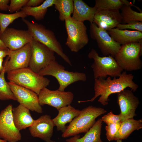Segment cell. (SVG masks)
Returning <instances> with one entry per match:
<instances>
[{
  "mask_svg": "<svg viewBox=\"0 0 142 142\" xmlns=\"http://www.w3.org/2000/svg\"><path fill=\"white\" fill-rule=\"evenodd\" d=\"M30 43L31 53L28 67L38 73L51 62L55 60L54 52L33 38Z\"/></svg>",
  "mask_w": 142,
  "mask_h": 142,
  "instance_id": "9c48e42d",
  "label": "cell"
},
{
  "mask_svg": "<svg viewBox=\"0 0 142 142\" xmlns=\"http://www.w3.org/2000/svg\"><path fill=\"white\" fill-rule=\"evenodd\" d=\"M73 1L74 8L72 18L82 22L88 21L90 23H93L96 8L94 6L90 7L82 0Z\"/></svg>",
  "mask_w": 142,
  "mask_h": 142,
  "instance_id": "44dd1931",
  "label": "cell"
},
{
  "mask_svg": "<svg viewBox=\"0 0 142 142\" xmlns=\"http://www.w3.org/2000/svg\"><path fill=\"white\" fill-rule=\"evenodd\" d=\"M117 103L120 109L121 121L136 116L135 111L139 102L131 90L124 89L118 93Z\"/></svg>",
  "mask_w": 142,
  "mask_h": 142,
  "instance_id": "2e32d148",
  "label": "cell"
},
{
  "mask_svg": "<svg viewBox=\"0 0 142 142\" xmlns=\"http://www.w3.org/2000/svg\"><path fill=\"white\" fill-rule=\"evenodd\" d=\"M28 0H11L9 6L8 11L12 13L21 9L26 6Z\"/></svg>",
  "mask_w": 142,
  "mask_h": 142,
  "instance_id": "d6a6232c",
  "label": "cell"
},
{
  "mask_svg": "<svg viewBox=\"0 0 142 142\" xmlns=\"http://www.w3.org/2000/svg\"><path fill=\"white\" fill-rule=\"evenodd\" d=\"M3 71L0 73V100H16V99L11 91L10 87L5 79V67Z\"/></svg>",
  "mask_w": 142,
  "mask_h": 142,
  "instance_id": "f1b7e54d",
  "label": "cell"
},
{
  "mask_svg": "<svg viewBox=\"0 0 142 142\" xmlns=\"http://www.w3.org/2000/svg\"><path fill=\"white\" fill-rule=\"evenodd\" d=\"M38 96L40 105L47 104L58 110L70 105L74 97L73 93L71 92L61 91L58 89L52 90L46 87L41 89Z\"/></svg>",
  "mask_w": 142,
  "mask_h": 142,
  "instance_id": "8fae6325",
  "label": "cell"
},
{
  "mask_svg": "<svg viewBox=\"0 0 142 142\" xmlns=\"http://www.w3.org/2000/svg\"><path fill=\"white\" fill-rule=\"evenodd\" d=\"M0 39L10 50H14L30 43L33 38L28 30L8 27L0 35Z\"/></svg>",
  "mask_w": 142,
  "mask_h": 142,
  "instance_id": "5bb4252c",
  "label": "cell"
},
{
  "mask_svg": "<svg viewBox=\"0 0 142 142\" xmlns=\"http://www.w3.org/2000/svg\"><path fill=\"white\" fill-rule=\"evenodd\" d=\"M101 119L102 121L105 122L107 125L117 123L121 121V117L120 114L115 115L111 111L103 116Z\"/></svg>",
  "mask_w": 142,
  "mask_h": 142,
  "instance_id": "836d02e7",
  "label": "cell"
},
{
  "mask_svg": "<svg viewBox=\"0 0 142 142\" xmlns=\"http://www.w3.org/2000/svg\"><path fill=\"white\" fill-rule=\"evenodd\" d=\"M22 20L27 25V30L33 39L47 46L72 65L69 58L64 52L61 45L53 31L46 28L43 25L33 21H29L25 18H22Z\"/></svg>",
  "mask_w": 142,
  "mask_h": 142,
  "instance_id": "7a4b0ae2",
  "label": "cell"
},
{
  "mask_svg": "<svg viewBox=\"0 0 142 142\" xmlns=\"http://www.w3.org/2000/svg\"><path fill=\"white\" fill-rule=\"evenodd\" d=\"M107 31L112 38L121 45L142 41V32L140 31L120 30L116 28L111 29Z\"/></svg>",
  "mask_w": 142,
  "mask_h": 142,
  "instance_id": "ffe728a7",
  "label": "cell"
},
{
  "mask_svg": "<svg viewBox=\"0 0 142 142\" xmlns=\"http://www.w3.org/2000/svg\"><path fill=\"white\" fill-rule=\"evenodd\" d=\"M16 101L19 104L29 110L38 113L43 112V109L39 104L38 95L29 89L12 83L8 82Z\"/></svg>",
  "mask_w": 142,
  "mask_h": 142,
  "instance_id": "4fadbf2b",
  "label": "cell"
},
{
  "mask_svg": "<svg viewBox=\"0 0 142 142\" xmlns=\"http://www.w3.org/2000/svg\"><path fill=\"white\" fill-rule=\"evenodd\" d=\"M121 22L119 10L116 9H97L93 20V22L98 27L107 31L114 28Z\"/></svg>",
  "mask_w": 142,
  "mask_h": 142,
  "instance_id": "e0dca14e",
  "label": "cell"
},
{
  "mask_svg": "<svg viewBox=\"0 0 142 142\" xmlns=\"http://www.w3.org/2000/svg\"><path fill=\"white\" fill-rule=\"evenodd\" d=\"M54 5L59 12V18L62 21H65L73 13V0H55Z\"/></svg>",
  "mask_w": 142,
  "mask_h": 142,
  "instance_id": "484cf974",
  "label": "cell"
},
{
  "mask_svg": "<svg viewBox=\"0 0 142 142\" xmlns=\"http://www.w3.org/2000/svg\"><path fill=\"white\" fill-rule=\"evenodd\" d=\"M55 126L51 116L49 115H42L35 120L33 124L29 128L31 135L39 138L46 142H54L51 140L54 127Z\"/></svg>",
  "mask_w": 142,
  "mask_h": 142,
  "instance_id": "ac0fdd59",
  "label": "cell"
},
{
  "mask_svg": "<svg viewBox=\"0 0 142 142\" xmlns=\"http://www.w3.org/2000/svg\"><path fill=\"white\" fill-rule=\"evenodd\" d=\"M0 50H9L4 44L3 42L0 39Z\"/></svg>",
  "mask_w": 142,
  "mask_h": 142,
  "instance_id": "74e56055",
  "label": "cell"
},
{
  "mask_svg": "<svg viewBox=\"0 0 142 142\" xmlns=\"http://www.w3.org/2000/svg\"><path fill=\"white\" fill-rule=\"evenodd\" d=\"M54 142H55V141H54Z\"/></svg>",
  "mask_w": 142,
  "mask_h": 142,
  "instance_id": "7bdbcfd3",
  "label": "cell"
},
{
  "mask_svg": "<svg viewBox=\"0 0 142 142\" xmlns=\"http://www.w3.org/2000/svg\"><path fill=\"white\" fill-rule=\"evenodd\" d=\"M65 21L67 34L65 44L72 52H77L88 43L87 27L84 22L74 20L71 16Z\"/></svg>",
  "mask_w": 142,
  "mask_h": 142,
  "instance_id": "52a82bcc",
  "label": "cell"
},
{
  "mask_svg": "<svg viewBox=\"0 0 142 142\" xmlns=\"http://www.w3.org/2000/svg\"><path fill=\"white\" fill-rule=\"evenodd\" d=\"M142 41L131 42L121 45L115 59L123 70L131 71L140 69L142 62Z\"/></svg>",
  "mask_w": 142,
  "mask_h": 142,
  "instance_id": "5b68a950",
  "label": "cell"
},
{
  "mask_svg": "<svg viewBox=\"0 0 142 142\" xmlns=\"http://www.w3.org/2000/svg\"><path fill=\"white\" fill-rule=\"evenodd\" d=\"M116 142H122V140L118 139L116 140Z\"/></svg>",
  "mask_w": 142,
  "mask_h": 142,
  "instance_id": "b9f144b4",
  "label": "cell"
},
{
  "mask_svg": "<svg viewBox=\"0 0 142 142\" xmlns=\"http://www.w3.org/2000/svg\"><path fill=\"white\" fill-rule=\"evenodd\" d=\"M27 16L25 13L21 11L9 14L0 12V35L15 20L19 18H25Z\"/></svg>",
  "mask_w": 142,
  "mask_h": 142,
  "instance_id": "83f0119b",
  "label": "cell"
},
{
  "mask_svg": "<svg viewBox=\"0 0 142 142\" xmlns=\"http://www.w3.org/2000/svg\"><path fill=\"white\" fill-rule=\"evenodd\" d=\"M7 73L9 82L31 90L38 95L41 89L46 87L50 82L48 79L35 72L29 67Z\"/></svg>",
  "mask_w": 142,
  "mask_h": 142,
  "instance_id": "277c9868",
  "label": "cell"
},
{
  "mask_svg": "<svg viewBox=\"0 0 142 142\" xmlns=\"http://www.w3.org/2000/svg\"><path fill=\"white\" fill-rule=\"evenodd\" d=\"M38 73L43 76L49 75L55 78L59 84L58 89L61 91H64L68 86L75 82L79 81L85 82L87 80L85 73L65 70L64 67L56 60L51 62Z\"/></svg>",
  "mask_w": 142,
  "mask_h": 142,
  "instance_id": "8992f818",
  "label": "cell"
},
{
  "mask_svg": "<svg viewBox=\"0 0 142 142\" xmlns=\"http://www.w3.org/2000/svg\"><path fill=\"white\" fill-rule=\"evenodd\" d=\"M9 0H0V10L2 11L8 10Z\"/></svg>",
  "mask_w": 142,
  "mask_h": 142,
  "instance_id": "d590c367",
  "label": "cell"
},
{
  "mask_svg": "<svg viewBox=\"0 0 142 142\" xmlns=\"http://www.w3.org/2000/svg\"><path fill=\"white\" fill-rule=\"evenodd\" d=\"M102 120L99 118L82 138L78 135L67 139V142H103L100 138Z\"/></svg>",
  "mask_w": 142,
  "mask_h": 142,
  "instance_id": "603a6c76",
  "label": "cell"
},
{
  "mask_svg": "<svg viewBox=\"0 0 142 142\" xmlns=\"http://www.w3.org/2000/svg\"><path fill=\"white\" fill-rule=\"evenodd\" d=\"M12 108V105L9 104L0 113V138L8 142H17L21 138L13 121Z\"/></svg>",
  "mask_w": 142,
  "mask_h": 142,
  "instance_id": "7c38bea8",
  "label": "cell"
},
{
  "mask_svg": "<svg viewBox=\"0 0 142 142\" xmlns=\"http://www.w3.org/2000/svg\"><path fill=\"white\" fill-rule=\"evenodd\" d=\"M110 124L105 126L106 138L109 141L114 140L115 136L119 128L120 123Z\"/></svg>",
  "mask_w": 142,
  "mask_h": 142,
  "instance_id": "4dcf8cb0",
  "label": "cell"
},
{
  "mask_svg": "<svg viewBox=\"0 0 142 142\" xmlns=\"http://www.w3.org/2000/svg\"><path fill=\"white\" fill-rule=\"evenodd\" d=\"M30 43L16 50H10L8 57L5 60L3 66L5 73L28 67L31 55Z\"/></svg>",
  "mask_w": 142,
  "mask_h": 142,
  "instance_id": "9a60e30c",
  "label": "cell"
},
{
  "mask_svg": "<svg viewBox=\"0 0 142 142\" xmlns=\"http://www.w3.org/2000/svg\"><path fill=\"white\" fill-rule=\"evenodd\" d=\"M12 112L14 124L19 131L30 127L34 122L29 110L20 104L13 107Z\"/></svg>",
  "mask_w": 142,
  "mask_h": 142,
  "instance_id": "7402d4cb",
  "label": "cell"
},
{
  "mask_svg": "<svg viewBox=\"0 0 142 142\" xmlns=\"http://www.w3.org/2000/svg\"><path fill=\"white\" fill-rule=\"evenodd\" d=\"M117 78L114 77L113 79L110 77L106 79L101 78L95 79L94 97L90 100L79 101L78 103L92 102L100 95L98 101L105 106L108 104L109 97L111 94L119 93L127 87L131 88L133 92L136 90L138 86L133 81L134 76L132 74H127L124 71Z\"/></svg>",
  "mask_w": 142,
  "mask_h": 142,
  "instance_id": "6da1fadb",
  "label": "cell"
},
{
  "mask_svg": "<svg viewBox=\"0 0 142 142\" xmlns=\"http://www.w3.org/2000/svg\"><path fill=\"white\" fill-rule=\"evenodd\" d=\"M116 28L119 29H131L142 32V22L133 21L126 24H118Z\"/></svg>",
  "mask_w": 142,
  "mask_h": 142,
  "instance_id": "1f68e13d",
  "label": "cell"
},
{
  "mask_svg": "<svg viewBox=\"0 0 142 142\" xmlns=\"http://www.w3.org/2000/svg\"><path fill=\"white\" fill-rule=\"evenodd\" d=\"M55 0H46L40 5L34 7L24 6L21 9L27 16L33 17L37 21H39L44 17L48 8L54 4Z\"/></svg>",
  "mask_w": 142,
  "mask_h": 142,
  "instance_id": "d4e9b609",
  "label": "cell"
},
{
  "mask_svg": "<svg viewBox=\"0 0 142 142\" xmlns=\"http://www.w3.org/2000/svg\"><path fill=\"white\" fill-rule=\"evenodd\" d=\"M58 115L52 119L58 131L63 133L66 129V124L70 123L79 114L80 110L76 109L70 105L62 107L58 110Z\"/></svg>",
  "mask_w": 142,
  "mask_h": 142,
  "instance_id": "d6986e66",
  "label": "cell"
},
{
  "mask_svg": "<svg viewBox=\"0 0 142 142\" xmlns=\"http://www.w3.org/2000/svg\"><path fill=\"white\" fill-rule=\"evenodd\" d=\"M0 142H7L5 140L3 139H0Z\"/></svg>",
  "mask_w": 142,
  "mask_h": 142,
  "instance_id": "60d3db41",
  "label": "cell"
},
{
  "mask_svg": "<svg viewBox=\"0 0 142 142\" xmlns=\"http://www.w3.org/2000/svg\"><path fill=\"white\" fill-rule=\"evenodd\" d=\"M123 5L121 0H95L94 7L98 9H120Z\"/></svg>",
  "mask_w": 142,
  "mask_h": 142,
  "instance_id": "f546056e",
  "label": "cell"
},
{
  "mask_svg": "<svg viewBox=\"0 0 142 142\" xmlns=\"http://www.w3.org/2000/svg\"><path fill=\"white\" fill-rule=\"evenodd\" d=\"M9 50H0V58H3L8 56Z\"/></svg>",
  "mask_w": 142,
  "mask_h": 142,
  "instance_id": "8d00e7d4",
  "label": "cell"
},
{
  "mask_svg": "<svg viewBox=\"0 0 142 142\" xmlns=\"http://www.w3.org/2000/svg\"><path fill=\"white\" fill-rule=\"evenodd\" d=\"M122 18L121 24H126L133 21L142 22V12L133 10L131 7L124 4L120 9Z\"/></svg>",
  "mask_w": 142,
  "mask_h": 142,
  "instance_id": "4316f807",
  "label": "cell"
},
{
  "mask_svg": "<svg viewBox=\"0 0 142 142\" xmlns=\"http://www.w3.org/2000/svg\"><path fill=\"white\" fill-rule=\"evenodd\" d=\"M3 58H0V73L3 71L4 67L3 65Z\"/></svg>",
  "mask_w": 142,
  "mask_h": 142,
  "instance_id": "ab89813d",
  "label": "cell"
},
{
  "mask_svg": "<svg viewBox=\"0 0 142 142\" xmlns=\"http://www.w3.org/2000/svg\"><path fill=\"white\" fill-rule=\"evenodd\" d=\"M90 32L91 37L96 41L103 54L105 56L110 55L114 58L121 45L112 38L107 31L98 27L94 22L90 23Z\"/></svg>",
  "mask_w": 142,
  "mask_h": 142,
  "instance_id": "30bf717a",
  "label": "cell"
},
{
  "mask_svg": "<svg viewBox=\"0 0 142 142\" xmlns=\"http://www.w3.org/2000/svg\"><path fill=\"white\" fill-rule=\"evenodd\" d=\"M88 56L89 59H93L94 61L91 67L95 79H105L108 75L114 77H119L123 70L115 58L110 55L100 57L96 50L92 49Z\"/></svg>",
  "mask_w": 142,
  "mask_h": 142,
  "instance_id": "ba28073f",
  "label": "cell"
},
{
  "mask_svg": "<svg viewBox=\"0 0 142 142\" xmlns=\"http://www.w3.org/2000/svg\"><path fill=\"white\" fill-rule=\"evenodd\" d=\"M104 109L90 105L80 110L79 115L75 117L66 126L63 133V138L73 136L82 133H86L95 123V119L106 113Z\"/></svg>",
  "mask_w": 142,
  "mask_h": 142,
  "instance_id": "3957f363",
  "label": "cell"
},
{
  "mask_svg": "<svg viewBox=\"0 0 142 142\" xmlns=\"http://www.w3.org/2000/svg\"><path fill=\"white\" fill-rule=\"evenodd\" d=\"M142 128L141 119L136 120L132 118L121 121L114 140L126 139L134 131Z\"/></svg>",
  "mask_w": 142,
  "mask_h": 142,
  "instance_id": "cb8c5ba5",
  "label": "cell"
},
{
  "mask_svg": "<svg viewBox=\"0 0 142 142\" xmlns=\"http://www.w3.org/2000/svg\"><path fill=\"white\" fill-rule=\"evenodd\" d=\"M44 1V0H28L26 6L36 7L40 5Z\"/></svg>",
  "mask_w": 142,
  "mask_h": 142,
  "instance_id": "e575fe53",
  "label": "cell"
},
{
  "mask_svg": "<svg viewBox=\"0 0 142 142\" xmlns=\"http://www.w3.org/2000/svg\"><path fill=\"white\" fill-rule=\"evenodd\" d=\"M122 2L124 4H125L127 6L131 7L132 6H134L135 7L133 4L129 2L126 0H121Z\"/></svg>",
  "mask_w": 142,
  "mask_h": 142,
  "instance_id": "f35d334b",
  "label": "cell"
}]
</instances>
